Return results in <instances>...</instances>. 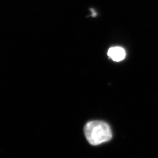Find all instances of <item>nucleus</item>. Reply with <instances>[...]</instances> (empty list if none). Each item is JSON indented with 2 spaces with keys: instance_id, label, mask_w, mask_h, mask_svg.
<instances>
[{
  "instance_id": "f03ea898",
  "label": "nucleus",
  "mask_w": 158,
  "mask_h": 158,
  "mask_svg": "<svg viewBox=\"0 0 158 158\" xmlns=\"http://www.w3.org/2000/svg\"><path fill=\"white\" fill-rule=\"evenodd\" d=\"M107 55L113 61H121L125 59L126 56V52L124 49L119 46L112 47L109 49Z\"/></svg>"
},
{
  "instance_id": "7ed1b4c3",
  "label": "nucleus",
  "mask_w": 158,
  "mask_h": 158,
  "mask_svg": "<svg viewBox=\"0 0 158 158\" xmlns=\"http://www.w3.org/2000/svg\"><path fill=\"white\" fill-rule=\"evenodd\" d=\"M92 11L94 13V10H92ZM94 15H96V14H94V13H93V16H94Z\"/></svg>"
},
{
  "instance_id": "f257e3e1",
  "label": "nucleus",
  "mask_w": 158,
  "mask_h": 158,
  "mask_svg": "<svg viewBox=\"0 0 158 158\" xmlns=\"http://www.w3.org/2000/svg\"><path fill=\"white\" fill-rule=\"evenodd\" d=\"M87 141L92 146H98L110 141L112 138L110 126L102 121H91L84 127Z\"/></svg>"
}]
</instances>
